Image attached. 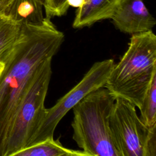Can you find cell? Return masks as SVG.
<instances>
[{
  "label": "cell",
  "instance_id": "11",
  "mask_svg": "<svg viewBox=\"0 0 156 156\" xmlns=\"http://www.w3.org/2000/svg\"><path fill=\"white\" fill-rule=\"evenodd\" d=\"M23 23L0 12V55L16 44L22 30Z\"/></svg>",
  "mask_w": 156,
  "mask_h": 156
},
{
  "label": "cell",
  "instance_id": "16",
  "mask_svg": "<svg viewBox=\"0 0 156 156\" xmlns=\"http://www.w3.org/2000/svg\"><path fill=\"white\" fill-rule=\"evenodd\" d=\"M3 67H4V63L2 62L0 60V73H1V71H2V69H3Z\"/></svg>",
  "mask_w": 156,
  "mask_h": 156
},
{
  "label": "cell",
  "instance_id": "3",
  "mask_svg": "<svg viewBox=\"0 0 156 156\" xmlns=\"http://www.w3.org/2000/svg\"><path fill=\"white\" fill-rule=\"evenodd\" d=\"M115 101L108 90L102 87L73 108V139L88 156H121L110 128Z\"/></svg>",
  "mask_w": 156,
  "mask_h": 156
},
{
  "label": "cell",
  "instance_id": "12",
  "mask_svg": "<svg viewBox=\"0 0 156 156\" xmlns=\"http://www.w3.org/2000/svg\"><path fill=\"white\" fill-rule=\"evenodd\" d=\"M142 122L148 129L156 126V76L154 77L139 109Z\"/></svg>",
  "mask_w": 156,
  "mask_h": 156
},
{
  "label": "cell",
  "instance_id": "10",
  "mask_svg": "<svg viewBox=\"0 0 156 156\" xmlns=\"http://www.w3.org/2000/svg\"><path fill=\"white\" fill-rule=\"evenodd\" d=\"M15 156H88L83 151L66 148L54 137L24 148Z\"/></svg>",
  "mask_w": 156,
  "mask_h": 156
},
{
  "label": "cell",
  "instance_id": "2",
  "mask_svg": "<svg viewBox=\"0 0 156 156\" xmlns=\"http://www.w3.org/2000/svg\"><path fill=\"white\" fill-rule=\"evenodd\" d=\"M155 76L156 36L151 30L132 35L127 51L114 64L104 87L115 99H124L140 109Z\"/></svg>",
  "mask_w": 156,
  "mask_h": 156
},
{
  "label": "cell",
  "instance_id": "7",
  "mask_svg": "<svg viewBox=\"0 0 156 156\" xmlns=\"http://www.w3.org/2000/svg\"><path fill=\"white\" fill-rule=\"evenodd\" d=\"M110 19L117 29L130 35L151 30L156 24L143 0H119Z\"/></svg>",
  "mask_w": 156,
  "mask_h": 156
},
{
  "label": "cell",
  "instance_id": "4",
  "mask_svg": "<svg viewBox=\"0 0 156 156\" xmlns=\"http://www.w3.org/2000/svg\"><path fill=\"white\" fill-rule=\"evenodd\" d=\"M52 59L46 60L35 73L17 114L5 156H15L29 146L44 115V101L52 75Z\"/></svg>",
  "mask_w": 156,
  "mask_h": 156
},
{
  "label": "cell",
  "instance_id": "9",
  "mask_svg": "<svg viewBox=\"0 0 156 156\" xmlns=\"http://www.w3.org/2000/svg\"><path fill=\"white\" fill-rule=\"evenodd\" d=\"M43 0H12L1 12L21 23L41 24L44 17Z\"/></svg>",
  "mask_w": 156,
  "mask_h": 156
},
{
  "label": "cell",
  "instance_id": "13",
  "mask_svg": "<svg viewBox=\"0 0 156 156\" xmlns=\"http://www.w3.org/2000/svg\"><path fill=\"white\" fill-rule=\"evenodd\" d=\"M45 17L51 18L54 16H62L64 15L69 5L67 0H43Z\"/></svg>",
  "mask_w": 156,
  "mask_h": 156
},
{
  "label": "cell",
  "instance_id": "14",
  "mask_svg": "<svg viewBox=\"0 0 156 156\" xmlns=\"http://www.w3.org/2000/svg\"><path fill=\"white\" fill-rule=\"evenodd\" d=\"M84 1L85 0H67V2L69 6L79 8L83 5Z\"/></svg>",
  "mask_w": 156,
  "mask_h": 156
},
{
  "label": "cell",
  "instance_id": "6",
  "mask_svg": "<svg viewBox=\"0 0 156 156\" xmlns=\"http://www.w3.org/2000/svg\"><path fill=\"white\" fill-rule=\"evenodd\" d=\"M135 108L124 99H115L110 128L121 156H146L148 141L156 132V126L151 129L146 127Z\"/></svg>",
  "mask_w": 156,
  "mask_h": 156
},
{
  "label": "cell",
  "instance_id": "1",
  "mask_svg": "<svg viewBox=\"0 0 156 156\" xmlns=\"http://www.w3.org/2000/svg\"><path fill=\"white\" fill-rule=\"evenodd\" d=\"M51 18L39 24L23 23L19 39L0 55V156H5L14 123L38 67L52 58L64 41Z\"/></svg>",
  "mask_w": 156,
  "mask_h": 156
},
{
  "label": "cell",
  "instance_id": "5",
  "mask_svg": "<svg viewBox=\"0 0 156 156\" xmlns=\"http://www.w3.org/2000/svg\"><path fill=\"white\" fill-rule=\"evenodd\" d=\"M114 64L112 58L94 63L77 85L54 105L46 108L44 115L28 146L53 138L57 126L65 115L90 93L104 87Z\"/></svg>",
  "mask_w": 156,
  "mask_h": 156
},
{
  "label": "cell",
  "instance_id": "15",
  "mask_svg": "<svg viewBox=\"0 0 156 156\" xmlns=\"http://www.w3.org/2000/svg\"><path fill=\"white\" fill-rule=\"evenodd\" d=\"M12 0H0V12Z\"/></svg>",
  "mask_w": 156,
  "mask_h": 156
},
{
  "label": "cell",
  "instance_id": "8",
  "mask_svg": "<svg viewBox=\"0 0 156 156\" xmlns=\"http://www.w3.org/2000/svg\"><path fill=\"white\" fill-rule=\"evenodd\" d=\"M119 0H85L77 9L73 23L75 29L89 27L95 23L110 19Z\"/></svg>",
  "mask_w": 156,
  "mask_h": 156
}]
</instances>
